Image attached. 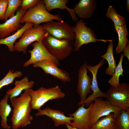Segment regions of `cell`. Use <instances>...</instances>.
Returning a JSON list of instances; mask_svg holds the SVG:
<instances>
[{
  "label": "cell",
  "instance_id": "44dd1931",
  "mask_svg": "<svg viewBox=\"0 0 129 129\" xmlns=\"http://www.w3.org/2000/svg\"><path fill=\"white\" fill-rule=\"evenodd\" d=\"M114 28L117 33L118 37V41L117 46L115 49L116 54H119L123 52L129 42L127 38L129 35L127 25L119 27L114 25Z\"/></svg>",
  "mask_w": 129,
  "mask_h": 129
},
{
  "label": "cell",
  "instance_id": "4316f807",
  "mask_svg": "<svg viewBox=\"0 0 129 129\" xmlns=\"http://www.w3.org/2000/svg\"><path fill=\"white\" fill-rule=\"evenodd\" d=\"M106 15L112 20L114 25L117 26L121 27L126 24L125 18L118 13L112 5L108 7Z\"/></svg>",
  "mask_w": 129,
  "mask_h": 129
},
{
  "label": "cell",
  "instance_id": "3957f363",
  "mask_svg": "<svg viewBox=\"0 0 129 129\" xmlns=\"http://www.w3.org/2000/svg\"><path fill=\"white\" fill-rule=\"evenodd\" d=\"M29 92L31 98L32 109L38 110L48 101L62 98L65 96L58 86L48 88L41 86L36 90L30 89Z\"/></svg>",
  "mask_w": 129,
  "mask_h": 129
},
{
  "label": "cell",
  "instance_id": "484cf974",
  "mask_svg": "<svg viewBox=\"0 0 129 129\" xmlns=\"http://www.w3.org/2000/svg\"><path fill=\"white\" fill-rule=\"evenodd\" d=\"M124 56L122 53L121 54L118 63L116 66L114 73L112 77L108 81V83L111 86L117 87L120 85L119 77L120 76H124L123 69L122 63Z\"/></svg>",
  "mask_w": 129,
  "mask_h": 129
},
{
  "label": "cell",
  "instance_id": "6da1fadb",
  "mask_svg": "<svg viewBox=\"0 0 129 129\" xmlns=\"http://www.w3.org/2000/svg\"><path fill=\"white\" fill-rule=\"evenodd\" d=\"M29 89L25 90L19 97L10 100L13 108L11 119L12 129L26 127L33 120L31 114L32 108Z\"/></svg>",
  "mask_w": 129,
  "mask_h": 129
},
{
  "label": "cell",
  "instance_id": "8fae6325",
  "mask_svg": "<svg viewBox=\"0 0 129 129\" xmlns=\"http://www.w3.org/2000/svg\"><path fill=\"white\" fill-rule=\"evenodd\" d=\"M33 48L29 50L30 53V58L25 62L23 66L26 67L36 62L44 60H49L55 62L58 65L59 62L53 56L48 50L42 41H36L32 43Z\"/></svg>",
  "mask_w": 129,
  "mask_h": 129
},
{
  "label": "cell",
  "instance_id": "d6986e66",
  "mask_svg": "<svg viewBox=\"0 0 129 129\" xmlns=\"http://www.w3.org/2000/svg\"><path fill=\"white\" fill-rule=\"evenodd\" d=\"M34 84V81H29L28 78L25 76L20 80H16L14 83L15 87L12 89H8L6 92V94L9 95L11 100L19 96L23 90L32 89Z\"/></svg>",
  "mask_w": 129,
  "mask_h": 129
},
{
  "label": "cell",
  "instance_id": "cb8c5ba5",
  "mask_svg": "<svg viewBox=\"0 0 129 129\" xmlns=\"http://www.w3.org/2000/svg\"><path fill=\"white\" fill-rule=\"evenodd\" d=\"M116 116L111 113L99 119L90 129H103L115 126Z\"/></svg>",
  "mask_w": 129,
  "mask_h": 129
},
{
  "label": "cell",
  "instance_id": "ba28073f",
  "mask_svg": "<svg viewBox=\"0 0 129 129\" xmlns=\"http://www.w3.org/2000/svg\"><path fill=\"white\" fill-rule=\"evenodd\" d=\"M121 109L112 105L107 100L98 98L93 101L90 111V126L92 127L101 117L111 113L116 116Z\"/></svg>",
  "mask_w": 129,
  "mask_h": 129
},
{
  "label": "cell",
  "instance_id": "d6a6232c",
  "mask_svg": "<svg viewBox=\"0 0 129 129\" xmlns=\"http://www.w3.org/2000/svg\"><path fill=\"white\" fill-rule=\"evenodd\" d=\"M66 125L68 129H79L75 127H72L69 124H67Z\"/></svg>",
  "mask_w": 129,
  "mask_h": 129
},
{
  "label": "cell",
  "instance_id": "e0dca14e",
  "mask_svg": "<svg viewBox=\"0 0 129 129\" xmlns=\"http://www.w3.org/2000/svg\"><path fill=\"white\" fill-rule=\"evenodd\" d=\"M95 0H80L75 5L74 8L76 15L82 19L91 18L97 7Z\"/></svg>",
  "mask_w": 129,
  "mask_h": 129
},
{
  "label": "cell",
  "instance_id": "836d02e7",
  "mask_svg": "<svg viewBox=\"0 0 129 129\" xmlns=\"http://www.w3.org/2000/svg\"><path fill=\"white\" fill-rule=\"evenodd\" d=\"M127 10L128 12H129V0H127L126 2Z\"/></svg>",
  "mask_w": 129,
  "mask_h": 129
},
{
  "label": "cell",
  "instance_id": "9a60e30c",
  "mask_svg": "<svg viewBox=\"0 0 129 129\" xmlns=\"http://www.w3.org/2000/svg\"><path fill=\"white\" fill-rule=\"evenodd\" d=\"M93 102L87 108L82 104L74 113L69 114V116L73 118V121L69 124L79 129H90V111Z\"/></svg>",
  "mask_w": 129,
  "mask_h": 129
},
{
  "label": "cell",
  "instance_id": "d4e9b609",
  "mask_svg": "<svg viewBox=\"0 0 129 129\" xmlns=\"http://www.w3.org/2000/svg\"><path fill=\"white\" fill-rule=\"evenodd\" d=\"M116 129H129V111L121 109L115 117Z\"/></svg>",
  "mask_w": 129,
  "mask_h": 129
},
{
  "label": "cell",
  "instance_id": "f1b7e54d",
  "mask_svg": "<svg viewBox=\"0 0 129 129\" xmlns=\"http://www.w3.org/2000/svg\"><path fill=\"white\" fill-rule=\"evenodd\" d=\"M22 2L21 0H9L5 14V21L15 15V11L19 7L21 6Z\"/></svg>",
  "mask_w": 129,
  "mask_h": 129
},
{
  "label": "cell",
  "instance_id": "e575fe53",
  "mask_svg": "<svg viewBox=\"0 0 129 129\" xmlns=\"http://www.w3.org/2000/svg\"><path fill=\"white\" fill-rule=\"evenodd\" d=\"M103 129H116V126H113L108 127V128H105Z\"/></svg>",
  "mask_w": 129,
  "mask_h": 129
},
{
  "label": "cell",
  "instance_id": "83f0119b",
  "mask_svg": "<svg viewBox=\"0 0 129 129\" xmlns=\"http://www.w3.org/2000/svg\"><path fill=\"white\" fill-rule=\"evenodd\" d=\"M22 75V72L21 71H16L14 72L13 70L10 69L5 77L0 80V91L3 87L13 83L16 78Z\"/></svg>",
  "mask_w": 129,
  "mask_h": 129
},
{
  "label": "cell",
  "instance_id": "52a82bcc",
  "mask_svg": "<svg viewBox=\"0 0 129 129\" xmlns=\"http://www.w3.org/2000/svg\"><path fill=\"white\" fill-rule=\"evenodd\" d=\"M105 93V98L112 105L129 111V84L122 83L118 86H111Z\"/></svg>",
  "mask_w": 129,
  "mask_h": 129
},
{
  "label": "cell",
  "instance_id": "277c9868",
  "mask_svg": "<svg viewBox=\"0 0 129 129\" xmlns=\"http://www.w3.org/2000/svg\"><path fill=\"white\" fill-rule=\"evenodd\" d=\"M62 20L58 14L54 15L50 13L45 9L44 0L40 1L33 8L27 11L22 17L20 23L27 22L33 23L34 27L41 23L53 21Z\"/></svg>",
  "mask_w": 129,
  "mask_h": 129
},
{
  "label": "cell",
  "instance_id": "1f68e13d",
  "mask_svg": "<svg viewBox=\"0 0 129 129\" xmlns=\"http://www.w3.org/2000/svg\"><path fill=\"white\" fill-rule=\"evenodd\" d=\"M122 53L124 57H126L129 61V42L125 47Z\"/></svg>",
  "mask_w": 129,
  "mask_h": 129
},
{
  "label": "cell",
  "instance_id": "603a6c76",
  "mask_svg": "<svg viewBox=\"0 0 129 129\" xmlns=\"http://www.w3.org/2000/svg\"><path fill=\"white\" fill-rule=\"evenodd\" d=\"M113 41L109 42L107 50L105 53L101 57L106 59L108 62V67L106 68V74L111 76L114 73L117 66L116 61L114 57Z\"/></svg>",
  "mask_w": 129,
  "mask_h": 129
},
{
  "label": "cell",
  "instance_id": "7c38bea8",
  "mask_svg": "<svg viewBox=\"0 0 129 129\" xmlns=\"http://www.w3.org/2000/svg\"><path fill=\"white\" fill-rule=\"evenodd\" d=\"M32 64L34 67L41 68L46 74H50L63 82L71 81L69 73L65 70L59 68L58 65L52 60H44Z\"/></svg>",
  "mask_w": 129,
  "mask_h": 129
},
{
  "label": "cell",
  "instance_id": "7a4b0ae2",
  "mask_svg": "<svg viewBox=\"0 0 129 129\" xmlns=\"http://www.w3.org/2000/svg\"><path fill=\"white\" fill-rule=\"evenodd\" d=\"M42 41L50 54L59 61L68 57L74 49L73 41L58 39L49 34Z\"/></svg>",
  "mask_w": 129,
  "mask_h": 129
},
{
  "label": "cell",
  "instance_id": "4dcf8cb0",
  "mask_svg": "<svg viewBox=\"0 0 129 129\" xmlns=\"http://www.w3.org/2000/svg\"><path fill=\"white\" fill-rule=\"evenodd\" d=\"M9 0H0V20H5Z\"/></svg>",
  "mask_w": 129,
  "mask_h": 129
},
{
  "label": "cell",
  "instance_id": "9c48e42d",
  "mask_svg": "<svg viewBox=\"0 0 129 129\" xmlns=\"http://www.w3.org/2000/svg\"><path fill=\"white\" fill-rule=\"evenodd\" d=\"M42 25L49 34L56 39H67L72 41L75 40V34L72 27L62 20L46 22Z\"/></svg>",
  "mask_w": 129,
  "mask_h": 129
},
{
  "label": "cell",
  "instance_id": "8992f818",
  "mask_svg": "<svg viewBox=\"0 0 129 129\" xmlns=\"http://www.w3.org/2000/svg\"><path fill=\"white\" fill-rule=\"evenodd\" d=\"M48 34L42 25L29 28L24 31L19 40L14 44V51L22 52L26 54L27 47L30 44L35 42L42 41Z\"/></svg>",
  "mask_w": 129,
  "mask_h": 129
},
{
  "label": "cell",
  "instance_id": "ac0fdd59",
  "mask_svg": "<svg viewBox=\"0 0 129 129\" xmlns=\"http://www.w3.org/2000/svg\"><path fill=\"white\" fill-rule=\"evenodd\" d=\"M45 7L48 12L56 9H66L70 14L72 20L74 22H77L78 19L75 14L74 9L68 7L66 4L68 0H44Z\"/></svg>",
  "mask_w": 129,
  "mask_h": 129
},
{
  "label": "cell",
  "instance_id": "30bf717a",
  "mask_svg": "<svg viewBox=\"0 0 129 129\" xmlns=\"http://www.w3.org/2000/svg\"><path fill=\"white\" fill-rule=\"evenodd\" d=\"M104 60L103 59L98 64L94 66L87 65V70L91 72L92 75L91 88L93 92L91 95L87 97L84 101L82 102H79L78 104V106H81L82 104H84L85 106L88 108L96 99L105 97V93L102 91L99 87L97 78V74L98 69L106 63Z\"/></svg>",
  "mask_w": 129,
  "mask_h": 129
},
{
  "label": "cell",
  "instance_id": "2e32d148",
  "mask_svg": "<svg viewBox=\"0 0 129 129\" xmlns=\"http://www.w3.org/2000/svg\"><path fill=\"white\" fill-rule=\"evenodd\" d=\"M35 115L37 116L45 115L51 118L56 127L69 124L73 119L72 117L66 116L63 111L53 109L48 107H47L43 109H39Z\"/></svg>",
  "mask_w": 129,
  "mask_h": 129
},
{
  "label": "cell",
  "instance_id": "7402d4cb",
  "mask_svg": "<svg viewBox=\"0 0 129 129\" xmlns=\"http://www.w3.org/2000/svg\"><path fill=\"white\" fill-rule=\"evenodd\" d=\"M9 95H5L0 102V116L1 118V125L5 129H10V126L7 123V118L11 113L12 109L10 104L8 103Z\"/></svg>",
  "mask_w": 129,
  "mask_h": 129
},
{
  "label": "cell",
  "instance_id": "f546056e",
  "mask_svg": "<svg viewBox=\"0 0 129 129\" xmlns=\"http://www.w3.org/2000/svg\"><path fill=\"white\" fill-rule=\"evenodd\" d=\"M40 0H22L20 8L23 10L27 11L33 7Z\"/></svg>",
  "mask_w": 129,
  "mask_h": 129
},
{
  "label": "cell",
  "instance_id": "ffe728a7",
  "mask_svg": "<svg viewBox=\"0 0 129 129\" xmlns=\"http://www.w3.org/2000/svg\"><path fill=\"white\" fill-rule=\"evenodd\" d=\"M34 25L32 22H27L19 29L11 35L4 38L0 39V44L6 46L11 52L14 51V43L16 40L22 36L24 31L27 29L32 27Z\"/></svg>",
  "mask_w": 129,
  "mask_h": 129
},
{
  "label": "cell",
  "instance_id": "4fadbf2b",
  "mask_svg": "<svg viewBox=\"0 0 129 129\" xmlns=\"http://www.w3.org/2000/svg\"><path fill=\"white\" fill-rule=\"evenodd\" d=\"M87 65L86 62L81 66L78 71L77 91L80 96V102L84 101L92 91V78L87 74Z\"/></svg>",
  "mask_w": 129,
  "mask_h": 129
},
{
  "label": "cell",
  "instance_id": "5b68a950",
  "mask_svg": "<svg viewBox=\"0 0 129 129\" xmlns=\"http://www.w3.org/2000/svg\"><path fill=\"white\" fill-rule=\"evenodd\" d=\"M73 30L75 34V38L73 43L75 51H78L83 45L97 41L104 43L109 42L114 40L98 39L94 31L88 27L85 22L81 19L76 22L75 26L72 27Z\"/></svg>",
  "mask_w": 129,
  "mask_h": 129
},
{
  "label": "cell",
  "instance_id": "5bb4252c",
  "mask_svg": "<svg viewBox=\"0 0 129 129\" xmlns=\"http://www.w3.org/2000/svg\"><path fill=\"white\" fill-rule=\"evenodd\" d=\"M27 11L20 8L14 16L7 20L4 23L0 24V39L6 38L11 33L14 34L22 27L23 26L21 24L20 20Z\"/></svg>",
  "mask_w": 129,
  "mask_h": 129
}]
</instances>
